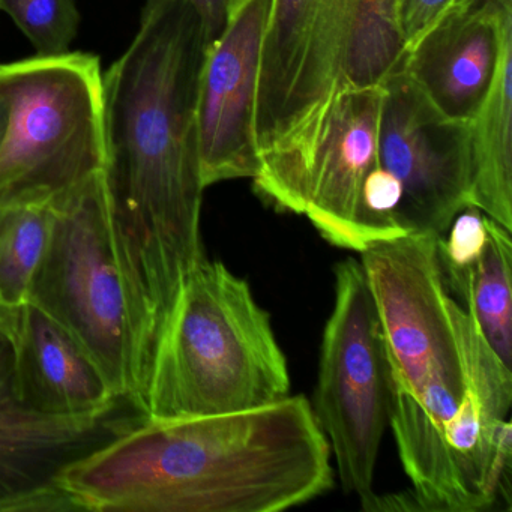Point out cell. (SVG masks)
I'll use <instances>...</instances> for the list:
<instances>
[{
  "instance_id": "obj_1",
  "label": "cell",
  "mask_w": 512,
  "mask_h": 512,
  "mask_svg": "<svg viewBox=\"0 0 512 512\" xmlns=\"http://www.w3.org/2000/svg\"><path fill=\"white\" fill-rule=\"evenodd\" d=\"M206 47L196 11L175 0L142 10L133 43L103 76L104 179L155 343L205 257L197 94Z\"/></svg>"
},
{
  "instance_id": "obj_2",
  "label": "cell",
  "mask_w": 512,
  "mask_h": 512,
  "mask_svg": "<svg viewBox=\"0 0 512 512\" xmlns=\"http://www.w3.org/2000/svg\"><path fill=\"white\" fill-rule=\"evenodd\" d=\"M332 452L304 395L224 415L146 419L65 473L77 509L278 512L334 487Z\"/></svg>"
},
{
  "instance_id": "obj_3",
  "label": "cell",
  "mask_w": 512,
  "mask_h": 512,
  "mask_svg": "<svg viewBox=\"0 0 512 512\" xmlns=\"http://www.w3.org/2000/svg\"><path fill=\"white\" fill-rule=\"evenodd\" d=\"M433 233L374 242L361 254L385 344L389 425L412 482V511L469 512L445 430L464 397V368Z\"/></svg>"
},
{
  "instance_id": "obj_4",
  "label": "cell",
  "mask_w": 512,
  "mask_h": 512,
  "mask_svg": "<svg viewBox=\"0 0 512 512\" xmlns=\"http://www.w3.org/2000/svg\"><path fill=\"white\" fill-rule=\"evenodd\" d=\"M290 395L286 355L250 284L203 257L187 275L152 353L146 416L224 415Z\"/></svg>"
},
{
  "instance_id": "obj_5",
  "label": "cell",
  "mask_w": 512,
  "mask_h": 512,
  "mask_svg": "<svg viewBox=\"0 0 512 512\" xmlns=\"http://www.w3.org/2000/svg\"><path fill=\"white\" fill-rule=\"evenodd\" d=\"M52 208V236L28 304L74 338L116 398L146 413L154 331L116 236L104 172Z\"/></svg>"
},
{
  "instance_id": "obj_6",
  "label": "cell",
  "mask_w": 512,
  "mask_h": 512,
  "mask_svg": "<svg viewBox=\"0 0 512 512\" xmlns=\"http://www.w3.org/2000/svg\"><path fill=\"white\" fill-rule=\"evenodd\" d=\"M361 0H271L256 98L254 190L278 211L304 215L326 121L343 92Z\"/></svg>"
},
{
  "instance_id": "obj_7",
  "label": "cell",
  "mask_w": 512,
  "mask_h": 512,
  "mask_svg": "<svg viewBox=\"0 0 512 512\" xmlns=\"http://www.w3.org/2000/svg\"><path fill=\"white\" fill-rule=\"evenodd\" d=\"M10 125L0 148V208L52 205L104 172L103 73L88 53L0 65Z\"/></svg>"
},
{
  "instance_id": "obj_8",
  "label": "cell",
  "mask_w": 512,
  "mask_h": 512,
  "mask_svg": "<svg viewBox=\"0 0 512 512\" xmlns=\"http://www.w3.org/2000/svg\"><path fill=\"white\" fill-rule=\"evenodd\" d=\"M335 302L323 331L314 415L331 446L344 493H374V470L389 425L385 344L361 260L335 265Z\"/></svg>"
},
{
  "instance_id": "obj_9",
  "label": "cell",
  "mask_w": 512,
  "mask_h": 512,
  "mask_svg": "<svg viewBox=\"0 0 512 512\" xmlns=\"http://www.w3.org/2000/svg\"><path fill=\"white\" fill-rule=\"evenodd\" d=\"M146 419L124 398L92 415L34 409L17 388L16 346L0 337V512L79 511L65 473Z\"/></svg>"
},
{
  "instance_id": "obj_10",
  "label": "cell",
  "mask_w": 512,
  "mask_h": 512,
  "mask_svg": "<svg viewBox=\"0 0 512 512\" xmlns=\"http://www.w3.org/2000/svg\"><path fill=\"white\" fill-rule=\"evenodd\" d=\"M379 161L400 182L407 233L443 236L469 206L470 122L446 118L398 70L383 86Z\"/></svg>"
},
{
  "instance_id": "obj_11",
  "label": "cell",
  "mask_w": 512,
  "mask_h": 512,
  "mask_svg": "<svg viewBox=\"0 0 512 512\" xmlns=\"http://www.w3.org/2000/svg\"><path fill=\"white\" fill-rule=\"evenodd\" d=\"M271 0H230L226 26L206 47L197 94L205 188L259 173L256 98L260 47Z\"/></svg>"
},
{
  "instance_id": "obj_12",
  "label": "cell",
  "mask_w": 512,
  "mask_h": 512,
  "mask_svg": "<svg viewBox=\"0 0 512 512\" xmlns=\"http://www.w3.org/2000/svg\"><path fill=\"white\" fill-rule=\"evenodd\" d=\"M464 368V397L446 425L445 439L467 511H490L509 496L512 457V371L488 346L475 320L448 298Z\"/></svg>"
},
{
  "instance_id": "obj_13",
  "label": "cell",
  "mask_w": 512,
  "mask_h": 512,
  "mask_svg": "<svg viewBox=\"0 0 512 512\" xmlns=\"http://www.w3.org/2000/svg\"><path fill=\"white\" fill-rule=\"evenodd\" d=\"M509 28L512 0H475L434 26L398 71L446 118L470 122L487 97Z\"/></svg>"
},
{
  "instance_id": "obj_14",
  "label": "cell",
  "mask_w": 512,
  "mask_h": 512,
  "mask_svg": "<svg viewBox=\"0 0 512 512\" xmlns=\"http://www.w3.org/2000/svg\"><path fill=\"white\" fill-rule=\"evenodd\" d=\"M383 88L344 91L332 106L311 173L304 215L329 244L362 253L359 197L379 163Z\"/></svg>"
},
{
  "instance_id": "obj_15",
  "label": "cell",
  "mask_w": 512,
  "mask_h": 512,
  "mask_svg": "<svg viewBox=\"0 0 512 512\" xmlns=\"http://www.w3.org/2000/svg\"><path fill=\"white\" fill-rule=\"evenodd\" d=\"M14 346L17 388L34 409L58 416L92 415L121 400L74 338L35 305H23Z\"/></svg>"
},
{
  "instance_id": "obj_16",
  "label": "cell",
  "mask_w": 512,
  "mask_h": 512,
  "mask_svg": "<svg viewBox=\"0 0 512 512\" xmlns=\"http://www.w3.org/2000/svg\"><path fill=\"white\" fill-rule=\"evenodd\" d=\"M470 152L469 206L512 232V28L503 37L487 97L470 121Z\"/></svg>"
},
{
  "instance_id": "obj_17",
  "label": "cell",
  "mask_w": 512,
  "mask_h": 512,
  "mask_svg": "<svg viewBox=\"0 0 512 512\" xmlns=\"http://www.w3.org/2000/svg\"><path fill=\"white\" fill-rule=\"evenodd\" d=\"M512 232L487 215L481 251L457 268L440 269L443 286L475 320L488 346L512 368Z\"/></svg>"
},
{
  "instance_id": "obj_18",
  "label": "cell",
  "mask_w": 512,
  "mask_h": 512,
  "mask_svg": "<svg viewBox=\"0 0 512 512\" xmlns=\"http://www.w3.org/2000/svg\"><path fill=\"white\" fill-rule=\"evenodd\" d=\"M52 205L0 208V299L11 307L28 304L53 229Z\"/></svg>"
},
{
  "instance_id": "obj_19",
  "label": "cell",
  "mask_w": 512,
  "mask_h": 512,
  "mask_svg": "<svg viewBox=\"0 0 512 512\" xmlns=\"http://www.w3.org/2000/svg\"><path fill=\"white\" fill-rule=\"evenodd\" d=\"M0 11L13 19L37 56L49 58L71 52L80 26L74 0H0Z\"/></svg>"
},
{
  "instance_id": "obj_20",
  "label": "cell",
  "mask_w": 512,
  "mask_h": 512,
  "mask_svg": "<svg viewBox=\"0 0 512 512\" xmlns=\"http://www.w3.org/2000/svg\"><path fill=\"white\" fill-rule=\"evenodd\" d=\"M475 0H389L403 40L404 55L452 11Z\"/></svg>"
},
{
  "instance_id": "obj_21",
  "label": "cell",
  "mask_w": 512,
  "mask_h": 512,
  "mask_svg": "<svg viewBox=\"0 0 512 512\" xmlns=\"http://www.w3.org/2000/svg\"><path fill=\"white\" fill-rule=\"evenodd\" d=\"M169 2H175V0H145L143 10H152ZM181 2H185L196 11L208 46L220 37L229 16L230 0H181Z\"/></svg>"
},
{
  "instance_id": "obj_22",
  "label": "cell",
  "mask_w": 512,
  "mask_h": 512,
  "mask_svg": "<svg viewBox=\"0 0 512 512\" xmlns=\"http://www.w3.org/2000/svg\"><path fill=\"white\" fill-rule=\"evenodd\" d=\"M22 326V307H11L0 299V337L8 338L14 344L19 340Z\"/></svg>"
},
{
  "instance_id": "obj_23",
  "label": "cell",
  "mask_w": 512,
  "mask_h": 512,
  "mask_svg": "<svg viewBox=\"0 0 512 512\" xmlns=\"http://www.w3.org/2000/svg\"><path fill=\"white\" fill-rule=\"evenodd\" d=\"M8 125H10V101L7 95L0 91V148L7 137Z\"/></svg>"
}]
</instances>
